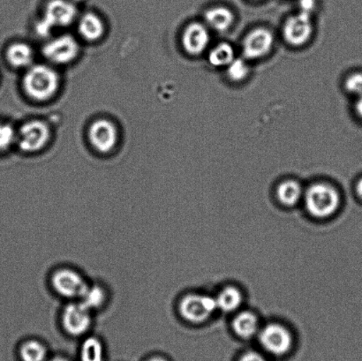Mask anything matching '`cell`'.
I'll use <instances>...</instances> for the list:
<instances>
[{
    "label": "cell",
    "mask_w": 362,
    "mask_h": 361,
    "mask_svg": "<svg viewBox=\"0 0 362 361\" xmlns=\"http://www.w3.org/2000/svg\"><path fill=\"white\" fill-rule=\"evenodd\" d=\"M23 83L28 97L37 101H46L58 91L59 76L49 66L35 65L28 69Z\"/></svg>",
    "instance_id": "obj_1"
},
{
    "label": "cell",
    "mask_w": 362,
    "mask_h": 361,
    "mask_svg": "<svg viewBox=\"0 0 362 361\" xmlns=\"http://www.w3.org/2000/svg\"><path fill=\"white\" fill-rule=\"evenodd\" d=\"M305 204L311 215L317 218H327L339 210L341 198L339 191L331 184H312L304 193Z\"/></svg>",
    "instance_id": "obj_2"
},
{
    "label": "cell",
    "mask_w": 362,
    "mask_h": 361,
    "mask_svg": "<svg viewBox=\"0 0 362 361\" xmlns=\"http://www.w3.org/2000/svg\"><path fill=\"white\" fill-rule=\"evenodd\" d=\"M76 17V4L70 0H49L45 6L44 18L37 25V33L48 37L55 28L69 26Z\"/></svg>",
    "instance_id": "obj_3"
},
{
    "label": "cell",
    "mask_w": 362,
    "mask_h": 361,
    "mask_svg": "<svg viewBox=\"0 0 362 361\" xmlns=\"http://www.w3.org/2000/svg\"><path fill=\"white\" fill-rule=\"evenodd\" d=\"M51 285L57 295L73 302L81 299L88 283L79 271L71 268H60L53 272Z\"/></svg>",
    "instance_id": "obj_4"
},
{
    "label": "cell",
    "mask_w": 362,
    "mask_h": 361,
    "mask_svg": "<svg viewBox=\"0 0 362 361\" xmlns=\"http://www.w3.org/2000/svg\"><path fill=\"white\" fill-rule=\"evenodd\" d=\"M62 324L66 333L72 337H83L93 324V312L80 300H73L63 309Z\"/></svg>",
    "instance_id": "obj_5"
},
{
    "label": "cell",
    "mask_w": 362,
    "mask_h": 361,
    "mask_svg": "<svg viewBox=\"0 0 362 361\" xmlns=\"http://www.w3.org/2000/svg\"><path fill=\"white\" fill-rule=\"evenodd\" d=\"M275 45V35L266 27L254 28L247 32L241 42L243 58L254 61L266 58Z\"/></svg>",
    "instance_id": "obj_6"
},
{
    "label": "cell",
    "mask_w": 362,
    "mask_h": 361,
    "mask_svg": "<svg viewBox=\"0 0 362 361\" xmlns=\"http://www.w3.org/2000/svg\"><path fill=\"white\" fill-rule=\"evenodd\" d=\"M314 30L312 16L298 11L284 23L282 35L287 45L300 48L310 42L313 37Z\"/></svg>",
    "instance_id": "obj_7"
},
{
    "label": "cell",
    "mask_w": 362,
    "mask_h": 361,
    "mask_svg": "<svg viewBox=\"0 0 362 361\" xmlns=\"http://www.w3.org/2000/svg\"><path fill=\"white\" fill-rule=\"evenodd\" d=\"M216 309V299L207 295H187L180 300L179 304L180 316L192 324L204 323Z\"/></svg>",
    "instance_id": "obj_8"
},
{
    "label": "cell",
    "mask_w": 362,
    "mask_h": 361,
    "mask_svg": "<svg viewBox=\"0 0 362 361\" xmlns=\"http://www.w3.org/2000/svg\"><path fill=\"white\" fill-rule=\"evenodd\" d=\"M79 44L72 35H62L51 39L42 48V54L58 65L72 62L79 54Z\"/></svg>",
    "instance_id": "obj_9"
},
{
    "label": "cell",
    "mask_w": 362,
    "mask_h": 361,
    "mask_svg": "<svg viewBox=\"0 0 362 361\" xmlns=\"http://www.w3.org/2000/svg\"><path fill=\"white\" fill-rule=\"evenodd\" d=\"M49 127L40 120H31L21 126L16 141L21 150L35 152L42 150L49 139Z\"/></svg>",
    "instance_id": "obj_10"
},
{
    "label": "cell",
    "mask_w": 362,
    "mask_h": 361,
    "mask_svg": "<svg viewBox=\"0 0 362 361\" xmlns=\"http://www.w3.org/2000/svg\"><path fill=\"white\" fill-rule=\"evenodd\" d=\"M262 348L273 355H286L292 348V334L282 325L271 324L266 325L259 333Z\"/></svg>",
    "instance_id": "obj_11"
},
{
    "label": "cell",
    "mask_w": 362,
    "mask_h": 361,
    "mask_svg": "<svg viewBox=\"0 0 362 361\" xmlns=\"http://www.w3.org/2000/svg\"><path fill=\"white\" fill-rule=\"evenodd\" d=\"M181 42L188 55L201 56L208 52L211 44V30L204 23L194 21L185 28Z\"/></svg>",
    "instance_id": "obj_12"
},
{
    "label": "cell",
    "mask_w": 362,
    "mask_h": 361,
    "mask_svg": "<svg viewBox=\"0 0 362 361\" xmlns=\"http://www.w3.org/2000/svg\"><path fill=\"white\" fill-rule=\"evenodd\" d=\"M88 138L95 150L101 153H108L115 147L118 141V130L115 124L108 119H98L88 129Z\"/></svg>",
    "instance_id": "obj_13"
},
{
    "label": "cell",
    "mask_w": 362,
    "mask_h": 361,
    "mask_svg": "<svg viewBox=\"0 0 362 361\" xmlns=\"http://www.w3.org/2000/svg\"><path fill=\"white\" fill-rule=\"evenodd\" d=\"M204 23L209 30L223 33L228 31L235 23V13L225 6H215L205 11Z\"/></svg>",
    "instance_id": "obj_14"
},
{
    "label": "cell",
    "mask_w": 362,
    "mask_h": 361,
    "mask_svg": "<svg viewBox=\"0 0 362 361\" xmlns=\"http://www.w3.org/2000/svg\"><path fill=\"white\" fill-rule=\"evenodd\" d=\"M78 30L86 40L97 41L105 33V24L97 14L87 13L80 18Z\"/></svg>",
    "instance_id": "obj_15"
},
{
    "label": "cell",
    "mask_w": 362,
    "mask_h": 361,
    "mask_svg": "<svg viewBox=\"0 0 362 361\" xmlns=\"http://www.w3.org/2000/svg\"><path fill=\"white\" fill-rule=\"evenodd\" d=\"M235 58V49L227 42H218L208 49V61L209 65L215 69H226V67L230 65Z\"/></svg>",
    "instance_id": "obj_16"
},
{
    "label": "cell",
    "mask_w": 362,
    "mask_h": 361,
    "mask_svg": "<svg viewBox=\"0 0 362 361\" xmlns=\"http://www.w3.org/2000/svg\"><path fill=\"white\" fill-rule=\"evenodd\" d=\"M7 61L17 69L30 67L34 60L33 49L25 42H14L6 52Z\"/></svg>",
    "instance_id": "obj_17"
},
{
    "label": "cell",
    "mask_w": 362,
    "mask_h": 361,
    "mask_svg": "<svg viewBox=\"0 0 362 361\" xmlns=\"http://www.w3.org/2000/svg\"><path fill=\"white\" fill-rule=\"evenodd\" d=\"M233 331L239 337L251 338L258 333L259 321L254 313L244 311L238 314L233 321Z\"/></svg>",
    "instance_id": "obj_18"
},
{
    "label": "cell",
    "mask_w": 362,
    "mask_h": 361,
    "mask_svg": "<svg viewBox=\"0 0 362 361\" xmlns=\"http://www.w3.org/2000/svg\"><path fill=\"white\" fill-rule=\"evenodd\" d=\"M108 298V292L104 286L99 284H88L79 300L94 313L106 305Z\"/></svg>",
    "instance_id": "obj_19"
},
{
    "label": "cell",
    "mask_w": 362,
    "mask_h": 361,
    "mask_svg": "<svg viewBox=\"0 0 362 361\" xmlns=\"http://www.w3.org/2000/svg\"><path fill=\"white\" fill-rule=\"evenodd\" d=\"M303 196V187L296 180H286V182L280 183L276 189V196L280 203L288 207L299 203Z\"/></svg>",
    "instance_id": "obj_20"
},
{
    "label": "cell",
    "mask_w": 362,
    "mask_h": 361,
    "mask_svg": "<svg viewBox=\"0 0 362 361\" xmlns=\"http://www.w3.org/2000/svg\"><path fill=\"white\" fill-rule=\"evenodd\" d=\"M215 299L218 309L226 313L237 310L243 302V293L233 286H228V288L223 289Z\"/></svg>",
    "instance_id": "obj_21"
},
{
    "label": "cell",
    "mask_w": 362,
    "mask_h": 361,
    "mask_svg": "<svg viewBox=\"0 0 362 361\" xmlns=\"http://www.w3.org/2000/svg\"><path fill=\"white\" fill-rule=\"evenodd\" d=\"M81 361H105V351L103 342L91 336L84 339L80 349Z\"/></svg>",
    "instance_id": "obj_22"
},
{
    "label": "cell",
    "mask_w": 362,
    "mask_h": 361,
    "mask_svg": "<svg viewBox=\"0 0 362 361\" xmlns=\"http://www.w3.org/2000/svg\"><path fill=\"white\" fill-rule=\"evenodd\" d=\"M21 361H46L48 358V350L44 343L37 339H28L20 348Z\"/></svg>",
    "instance_id": "obj_23"
},
{
    "label": "cell",
    "mask_w": 362,
    "mask_h": 361,
    "mask_svg": "<svg viewBox=\"0 0 362 361\" xmlns=\"http://www.w3.org/2000/svg\"><path fill=\"white\" fill-rule=\"evenodd\" d=\"M227 79L233 83H241L247 80L251 73V66L248 60L241 57L233 60L230 65L226 67Z\"/></svg>",
    "instance_id": "obj_24"
},
{
    "label": "cell",
    "mask_w": 362,
    "mask_h": 361,
    "mask_svg": "<svg viewBox=\"0 0 362 361\" xmlns=\"http://www.w3.org/2000/svg\"><path fill=\"white\" fill-rule=\"evenodd\" d=\"M17 133L9 124L0 123V150H6L16 141Z\"/></svg>",
    "instance_id": "obj_25"
},
{
    "label": "cell",
    "mask_w": 362,
    "mask_h": 361,
    "mask_svg": "<svg viewBox=\"0 0 362 361\" xmlns=\"http://www.w3.org/2000/svg\"><path fill=\"white\" fill-rule=\"evenodd\" d=\"M344 87L347 93L360 97L362 95V73L356 72L349 74L344 81Z\"/></svg>",
    "instance_id": "obj_26"
},
{
    "label": "cell",
    "mask_w": 362,
    "mask_h": 361,
    "mask_svg": "<svg viewBox=\"0 0 362 361\" xmlns=\"http://www.w3.org/2000/svg\"><path fill=\"white\" fill-rule=\"evenodd\" d=\"M298 7H299V12L313 16L317 7V0H298Z\"/></svg>",
    "instance_id": "obj_27"
},
{
    "label": "cell",
    "mask_w": 362,
    "mask_h": 361,
    "mask_svg": "<svg viewBox=\"0 0 362 361\" xmlns=\"http://www.w3.org/2000/svg\"><path fill=\"white\" fill-rule=\"evenodd\" d=\"M240 361H267L262 356L260 353L255 352H248L241 357Z\"/></svg>",
    "instance_id": "obj_28"
},
{
    "label": "cell",
    "mask_w": 362,
    "mask_h": 361,
    "mask_svg": "<svg viewBox=\"0 0 362 361\" xmlns=\"http://www.w3.org/2000/svg\"><path fill=\"white\" fill-rule=\"evenodd\" d=\"M354 111H356L357 116L362 119V95L357 98L356 105H354Z\"/></svg>",
    "instance_id": "obj_29"
},
{
    "label": "cell",
    "mask_w": 362,
    "mask_h": 361,
    "mask_svg": "<svg viewBox=\"0 0 362 361\" xmlns=\"http://www.w3.org/2000/svg\"><path fill=\"white\" fill-rule=\"evenodd\" d=\"M356 192L358 196H359L362 199V178L358 180L356 184Z\"/></svg>",
    "instance_id": "obj_30"
},
{
    "label": "cell",
    "mask_w": 362,
    "mask_h": 361,
    "mask_svg": "<svg viewBox=\"0 0 362 361\" xmlns=\"http://www.w3.org/2000/svg\"><path fill=\"white\" fill-rule=\"evenodd\" d=\"M147 361H168V360H165L164 358H162V357H153V358H151Z\"/></svg>",
    "instance_id": "obj_31"
},
{
    "label": "cell",
    "mask_w": 362,
    "mask_h": 361,
    "mask_svg": "<svg viewBox=\"0 0 362 361\" xmlns=\"http://www.w3.org/2000/svg\"><path fill=\"white\" fill-rule=\"evenodd\" d=\"M49 361H70L66 358H63V357H55V358L52 359Z\"/></svg>",
    "instance_id": "obj_32"
},
{
    "label": "cell",
    "mask_w": 362,
    "mask_h": 361,
    "mask_svg": "<svg viewBox=\"0 0 362 361\" xmlns=\"http://www.w3.org/2000/svg\"><path fill=\"white\" fill-rule=\"evenodd\" d=\"M70 1H72L73 3L76 4L77 2L83 1V0H70Z\"/></svg>",
    "instance_id": "obj_33"
},
{
    "label": "cell",
    "mask_w": 362,
    "mask_h": 361,
    "mask_svg": "<svg viewBox=\"0 0 362 361\" xmlns=\"http://www.w3.org/2000/svg\"><path fill=\"white\" fill-rule=\"evenodd\" d=\"M257 1H258V0H257Z\"/></svg>",
    "instance_id": "obj_34"
}]
</instances>
